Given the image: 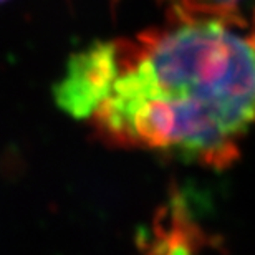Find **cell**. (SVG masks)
I'll return each instance as SVG.
<instances>
[{
  "instance_id": "7a4b0ae2",
  "label": "cell",
  "mask_w": 255,
  "mask_h": 255,
  "mask_svg": "<svg viewBox=\"0 0 255 255\" xmlns=\"http://www.w3.org/2000/svg\"><path fill=\"white\" fill-rule=\"evenodd\" d=\"M116 75V42L91 45L71 57L65 76L55 86V101L73 118L91 120L108 96Z\"/></svg>"
},
{
  "instance_id": "6da1fadb",
  "label": "cell",
  "mask_w": 255,
  "mask_h": 255,
  "mask_svg": "<svg viewBox=\"0 0 255 255\" xmlns=\"http://www.w3.org/2000/svg\"><path fill=\"white\" fill-rule=\"evenodd\" d=\"M219 20H179L116 42L118 75L91 116L106 142L222 169L255 123V40Z\"/></svg>"
},
{
  "instance_id": "277c9868",
  "label": "cell",
  "mask_w": 255,
  "mask_h": 255,
  "mask_svg": "<svg viewBox=\"0 0 255 255\" xmlns=\"http://www.w3.org/2000/svg\"><path fill=\"white\" fill-rule=\"evenodd\" d=\"M252 37H254V40H255V30H254V35H252Z\"/></svg>"
},
{
  "instance_id": "5b68a950",
  "label": "cell",
  "mask_w": 255,
  "mask_h": 255,
  "mask_svg": "<svg viewBox=\"0 0 255 255\" xmlns=\"http://www.w3.org/2000/svg\"><path fill=\"white\" fill-rule=\"evenodd\" d=\"M0 2H2V0H0Z\"/></svg>"
},
{
  "instance_id": "3957f363",
  "label": "cell",
  "mask_w": 255,
  "mask_h": 255,
  "mask_svg": "<svg viewBox=\"0 0 255 255\" xmlns=\"http://www.w3.org/2000/svg\"><path fill=\"white\" fill-rule=\"evenodd\" d=\"M241 0H174V18L179 20H219L241 27Z\"/></svg>"
}]
</instances>
